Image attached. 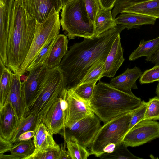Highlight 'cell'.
<instances>
[{
  "instance_id": "6da1fadb",
  "label": "cell",
  "mask_w": 159,
  "mask_h": 159,
  "mask_svg": "<svg viewBox=\"0 0 159 159\" xmlns=\"http://www.w3.org/2000/svg\"><path fill=\"white\" fill-rule=\"evenodd\" d=\"M125 29L124 26L117 25L98 36L84 38L70 47L59 65L65 74L67 89L77 87L95 62L106 58L115 39Z\"/></svg>"
},
{
  "instance_id": "7a4b0ae2",
  "label": "cell",
  "mask_w": 159,
  "mask_h": 159,
  "mask_svg": "<svg viewBox=\"0 0 159 159\" xmlns=\"http://www.w3.org/2000/svg\"><path fill=\"white\" fill-rule=\"evenodd\" d=\"M36 20L15 1L7 50V67L16 73L25 60L35 32Z\"/></svg>"
},
{
  "instance_id": "3957f363",
  "label": "cell",
  "mask_w": 159,
  "mask_h": 159,
  "mask_svg": "<svg viewBox=\"0 0 159 159\" xmlns=\"http://www.w3.org/2000/svg\"><path fill=\"white\" fill-rule=\"evenodd\" d=\"M141 99L121 91L109 83L99 81L96 84L89 105L104 124L140 105Z\"/></svg>"
},
{
  "instance_id": "277c9868",
  "label": "cell",
  "mask_w": 159,
  "mask_h": 159,
  "mask_svg": "<svg viewBox=\"0 0 159 159\" xmlns=\"http://www.w3.org/2000/svg\"><path fill=\"white\" fill-rule=\"evenodd\" d=\"M134 110L120 114L101 127L89 147L90 155L99 157L105 153H111L122 142Z\"/></svg>"
},
{
  "instance_id": "5b68a950",
  "label": "cell",
  "mask_w": 159,
  "mask_h": 159,
  "mask_svg": "<svg viewBox=\"0 0 159 159\" xmlns=\"http://www.w3.org/2000/svg\"><path fill=\"white\" fill-rule=\"evenodd\" d=\"M61 9V25L69 39L95 36L94 25L89 18L84 0H73L64 5Z\"/></svg>"
},
{
  "instance_id": "8992f818",
  "label": "cell",
  "mask_w": 159,
  "mask_h": 159,
  "mask_svg": "<svg viewBox=\"0 0 159 159\" xmlns=\"http://www.w3.org/2000/svg\"><path fill=\"white\" fill-rule=\"evenodd\" d=\"M66 85L65 74L59 66L48 69L36 95L24 117L32 113H40L54 95L67 89Z\"/></svg>"
},
{
  "instance_id": "52a82bcc",
  "label": "cell",
  "mask_w": 159,
  "mask_h": 159,
  "mask_svg": "<svg viewBox=\"0 0 159 159\" xmlns=\"http://www.w3.org/2000/svg\"><path fill=\"white\" fill-rule=\"evenodd\" d=\"M59 12L49 16L42 23L36 21L34 38L29 52L17 73L21 76L39 52L50 40L59 34L61 26Z\"/></svg>"
},
{
  "instance_id": "ba28073f",
  "label": "cell",
  "mask_w": 159,
  "mask_h": 159,
  "mask_svg": "<svg viewBox=\"0 0 159 159\" xmlns=\"http://www.w3.org/2000/svg\"><path fill=\"white\" fill-rule=\"evenodd\" d=\"M102 125L101 120L93 112L65 128L59 134L64 140H69L79 143L85 148H89Z\"/></svg>"
},
{
  "instance_id": "9c48e42d",
  "label": "cell",
  "mask_w": 159,
  "mask_h": 159,
  "mask_svg": "<svg viewBox=\"0 0 159 159\" xmlns=\"http://www.w3.org/2000/svg\"><path fill=\"white\" fill-rule=\"evenodd\" d=\"M157 138H159V122L146 120L139 122L130 129L122 142L127 147H135Z\"/></svg>"
},
{
  "instance_id": "30bf717a",
  "label": "cell",
  "mask_w": 159,
  "mask_h": 159,
  "mask_svg": "<svg viewBox=\"0 0 159 159\" xmlns=\"http://www.w3.org/2000/svg\"><path fill=\"white\" fill-rule=\"evenodd\" d=\"M66 92L53 98L39 113L42 122L54 134H59L65 128L64 112L61 108L60 98Z\"/></svg>"
},
{
  "instance_id": "8fae6325",
  "label": "cell",
  "mask_w": 159,
  "mask_h": 159,
  "mask_svg": "<svg viewBox=\"0 0 159 159\" xmlns=\"http://www.w3.org/2000/svg\"><path fill=\"white\" fill-rule=\"evenodd\" d=\"M48 70L44 63H41L28 72V75L24 76L23 81H22L25 107V113L36 95Z\"/></svg>"
},
{
  "instance_id": "7c38bea8",
  "label": "cell",
  "mask_w": 159,
  "mask_h": 159,
  "mask_svg": "<svg viewBox=\"0 0 159 159\" xmlns=\"http://www.w3.org/2000/svg\"><path fill=\"white\" fill-rule=\"evenodd\" d=\"M22 4L30 15L39 23L49 16L60 12L63 6L61 0H15Z\"/></svg>"
},
{
  "instance_id": "4fadbf2b",
  "label": "cell",
  "mask_w": 159,
  "mask_h": 159,
  "mask_svg": "<svg viewBox=\"0 0 159 159\" xmlns=\"http://www.w3.org/2000/svg\"><path fill=\"white\" fill-rule=\"evenodd\" d=\"M65 98L67 107L64 113L65 128L93 112L88 104L79 98L71 89H67Z\"/></svg>"
},
{
  "instance_id": "5bb4252c",
  "label": "cell",
  "mask_w": 159,
  "mask_h": 159,
  "mask_svg": "<svg viewBox=\"0 0 159 159\" xmlns=\"http://www.w3.org/2000/svg\"><path fill=\"white\" fill-rule=\"evenodd\" d=\"M14 0H0V59L7 65V50L14 7Z\"/></svg>"
},
{
  "instance_id": "9a60e30c",
  "label": "cell",
  "mask_w": 159,
  "mask_h": 159,
  "mask_svg": "<svg viewBox=\"0 0 159 159\" xmlns=\"http://www.w3.org/2000/svg\"><path fill=\"white\" fill-rule=\"evenodd\" d=\"M125 61L120 34L113 42L104 62L102 77H113Z\"/></svg>"
},
{
  "instance_id": "2e32d148",
  "label": "cell",
  "mask_w": 159,
  "mask_h": 159,
  "mask_svg": "<svg viewBox=\"0 0 159 159\" xmlns=\"http://www.w3.org/2000/svg\"><path fill=\"white\" fill-rule=\"evenodd\" d=\"M20 122L11 103L7 101L0 109V136L11 140Z\"/></svg>"
},
{
  "instance_id": "e0dca14e",
  "label": "cell",
  "mask_w": 159,
  "mask_h": 159,
  "mask_svg": "<svg viewBox=\"0 0 159 159\" xmlns=\"http://www.w3.org/2000/svg\"><path fill=\"white\" fill-rule=\"evenodd\" d=\"M21 75L13 73V79L7 101L13 107L19 120L24 117L25 112L24 98Z\"/></svg>"
},
{
  "instance_id": "ac0fdd59",
  "label": "cell",
  "mask_w": 159,
  "mask_h": 159,
  "mask_svg": "<svg viewBox=\"0 0 159 159\" xmlns=\"http://www.w3.org/2000/svg\"><path fill=\"white\" fill-rule=\"evenodd\" d=\"M142 73L141 69L136 66L127 68L120 75L111 78L109 84L121 91L134 95L132 89H138L136 81Z\"/></svg>"
},
{
  "instance_id": "d6986e66",
  "label": "cell",
  "mask_w": 159,
  "mask_h": 159,
  "mask_svg": "<svg viewBox=\"0 0 159 159\" xmlns=\"http://www.w3.org/2000/svg\"><path fill=\"white\" fill-rule=\"evenodd\" d=\"M68 40L66 36L58 34L55 40L48 56L44 62L48 69L59 66L68 51Z\"/></svg>"
},
{
  "instance_id": "ffe728a7",
  "label": "cell",
  "mask_w": 159,
  "mask_h": 159,
  "mask_svg": "<svg viewBox=\"0 0 159 159\" xmlns=\"http://www.w3.org/2000/svg\"><path fill=\"white\" fill-rule=\"evenodd\" d=\"M115 20L117 25L124 26L128 30L138 28L146 25H154L156 18L150 16L133 13H121Z\"/></svg>"
},
{
  "instance_id": "44dd1931",
  "label": "cell",
  "mask_w": 159,
  "mask_h": 159,
  "mask_svg": "<svg viewBox=\"0 0 159 159\" xmlns=\"http://www.w3.org/2000/svg\"><path fill=\"white\" fill-rule=\"evenodd\" d=\"M159 47V36L148 41L141 40L137 47L129 57V60H135L143 56L146 57V60L149 61Z\"/></svg>"
},
{
  "instance_id": "7402d4cb",
  "label": "cell",
  "mask_w": 159,
  "mask_h": 159,
  "mask_svg": "<svg viewBox=\"0 0 159 159\" xmlns=\"http://www.w3.org/2000/svg\"><path fill=\"white\" fill-rule=\"evenodd\" d=\"M111 10L104 9L100 7L94 24L95 36L117 25L112 16Z\"/></svg>"
},
{
  "instance_id": "603a6c76",
  "label": "cell",
  "mask_w": 159,
  "mask_h": 159,
  "mask_svg": "<svg viewBox=\"0 0 159 159\" xmlns=\"http://www.w3.org/2000/svg\"><path fill=\"white\" fill-rule=\"evenodd\" d=\"M133 13L159 19V0H151L138 3L126 8L121 13Z\"/></svg>"
},
{
  "instance_id": "cb8c5ba5",
  "label": "cell",
  "mask_w": 159,
  "mask_h": 159,
  "mask_svg": "<svg viewBox=\"0 0 159 159\" xmlns=\"http://www.w3.org/2000/svg\"><path fill=\"white\" fill-rule=\"evenodd\" d=\"M0 109L7 102L13 79V73L0 59Z\"/></svg>"
},
{
  "instance_id": "d4e9b609",
  "label": "cell",
  "mask_w": 159,
  "mask_h": 159,
  "mask_svg": "<svg viewBox=\"0 0 159 159\" xmlns=\"http://www.w3.org/2000/svg\"><path fill=\"white\" fill-rule=\"evenodd\" d=\"M42 119L39 113H32L24 117L20 121L12 138L10 140L15 143L16 139L23 133L30 131L36 130Z\"/></svg>"
},
{
  "instance_id": "484cf974",
  "label": "cell",
  "mask_w": 159,
  "mask_h": 159,
  "mask_svg": "<svg viewBox=\"0 0 159 159\" xmlns=\"http://www.w3.org/2000/svg\"><path fill=\"white\" fill-rule=\"evenodd\" d=\"M106 58H100L95 62L88 70L79 85L85 83L96 82L98 80L100 81L103 73Z\"/></svg>"
},
{
  "instance_id": "4316f807",
  "label": "cell",
  "mask_w": 159,
  "mask_h": 159,
  "mask_svg": "<svg viewBox=\"0 0 159 159\" xmlns=\"http://www.w3.org/2000/svg\"><path fill=\"white\" fill-rule=\"evenodd\" d=\"M35 149L33 140L30 139L15 143L10 152L19 157L20 159H27L33 153Z\"/></svg>"
},
{
  "instance_id": "83f0119b",
  "label": "cell",
  "mask_w": 159,
  "mask_h": 159,
  "mask_svg": "<svg viewBox=\"0 0 159 159\" xmlns=\"http://www.w3.org/2000/svg\"><path fill=\"white\" fill-rule=\"evenodd\" d=\"M123 142L116 146L111 153H105L99 157L101 159H141L132 153Z\"/></svg>"
},
{
  "instance_id": "f1b7e54d",
  "label": "cell",
  "mask_w": 159,
  "mask_h": 159,
  "mask_svg": "<svg viewBox=\"0 0 159 159\" xmlns=\"http://www.w3.org/2000/svg\"><path fill=\"white\" fill-rule=\"evenodd\" d=\"M53 134L49 129L46 131L38 142L33 153L27 159L46 149L53 148L60 149V146L57 144L54 139Z\"/></svg>"
},
{
  "instance_id": "f546056e",
  "label": "cell",
  "mask_w": 159,
  "mask_h": 159,
  "mask_svg": "<svg viewBox=\"0 0 159 159\" xmlns=\"http://www.w3.org/2000/svg\"><path fill=\"white\" fill-rule=\"evenodd\" d=\"M65 141L71 159H87L90 155L87 148L77 142L68 139Z\"/></svg>"
},
{
  "instance_id": "4dcf8cb0",
  "label": "cell",
  "mask_w": 159,
  "mask_h": 159,
  "mask_svg": "<svg viewBox=\"0 0 159 159\" xmlns=\"http://www.w3.org/2000/svg\"><path fill=\"white\" fill-rule=\"evenodd\" d=\"M55 38L50 40L39 52L27 68L25 74L38 65L44 63L47 60L54 43Z\"/></svg>"
},
{
  "instance_id": "1f68e13d",
  "label": "cell",
  "mask_w": 159,
  "mask_h": 159,
  "mask_svg": "<svg viewBox=\"0 0 159 159\" xmlns=\"http://www.w3.org/2000/svg\"><path fill=\"white\" fill-rule=\"evenodd\" d=\"M96 83H84L79 85L75 89H71L79 98L88 104L93 93Z\"/></svg>"
},
{
  "instance_id": "d6a6232c",
  "label": "cell",
  "mask_w": 159,
  "mask_h": 159,
  "mask_svg": "<svg viewBox=\"0 0 159 159\" xmlns=\"http://www.w3.org/2000/svg\"><path fill=\"white\" fill-rule=\"evenodd\" d=\"M159 120V97L155 96L150 98L147 102L145 116L142 120Z\"/></svg>"
},
{
  "instance_id": "836d02e7",
  "label": "cell",
  "mask_w": 159,
  "mask_h": 159,
  "mask_svg": "<svg viewBox=\"0 0 159 159\" xmlns=\"http://www.w3.org/2000/svg\"><path fill=\"white\" fill-rule=\"evenodd\" d=\"M159 81V65L147 70L142 73L139 82L141 84Z\"/></svg>"
},
{
  "instance_id": "e575fe53",
  "label": "cell",
  "mask_w": 159,
  "mask_h": 159,
  "mask_svg": "<svg viewBox=\"0 0 159 159\" xmlns=\"http://www.w3.org/2000/svg\"><path fill=\"white\" fill-rule=\"evenodd\" d=\"M147 107V102L144 100L142 101L139 106L134 111L128 131L136 124L143 120L145 115Z\"/></svg>"
},
{
  "instance_id": "d590c367",
  "label": "cell",
  "mask_w": 159,
  "mask_h": 159,
  "mask_svg": "<svg viewBox=\"0 0 159 159\" xmlns=\"http://www.w3.org/2000/svg\"><path fill=\"white\" fill-rule=\"evenodd\" d=\"M151 0H117L112 11L114 19L124 9L136 4Z\"/></svg>"
},
{
  "instance_id": "8d00e7d4",
  "label": "cell",
  "mask_w": 159,
  "mask_h": 159,
  "mask_svg": "<svg viewBox=\"0 0 159 159\" xmlns=\"http://www.w3.org/2000/svg\"><path fill=\"white\" fill-rule=\"evenodd\" d=\"M86 9L91 21L94 24L100 8L98 0H84Z\"/></svg>"
},
{
  "instance_id": "74e56055",
  "label": "cell",
  "mask_w": 159,
  "mask_h": 159,
  "mask_svg": "<svg viewBox=\"0 0 159 159\" xmlns=\"http://www.w3.org/2000/svg\"><path fill=\"white\" fill-rule=\"evenodd\" d=\"M60 149L50 148L39 152L28 159H58Z\"/></svg>"
},
{
  "instance_id": "f35d334b",
  "label": "cell",
  "mask_w": 159,
  "mask_h": 159,
  "mask_svg": "<svg viewBox=\"0 0 159 159\" xmlns=\"http://www.w3.org/2000/svg\"><path fill=\"white\" fill-rule=\"evenodd\" d=\"M48 129L42 121L39 125L33 140L35 147L45 132Z\"/></svg>"
},
{
  "instance_id": "ab89813d",
  "label": "cell",
  "mask_w": 159,
  "mask_h": 159,
  "mask_svg": "<svg viewBox=\"0 0 159 159\" xmlns=\"http://www.w3.org/2000/svg\"><path fill=\"white\" fill-rule=\"evenodd\" d=\"M13 145V143L10 140H7L0 136V154L10 152Z\"/></svg>"
},
{
  "instance_id": "60d3db41",
  "label": "cell",
  "mask_w": 159,
  "mask_h": 159,
  "mask_svg": "<svg viewBox=\"0 0 159 159\" xmlns=\"http://www.w3.org/2000/svg\"><path fill=\"white\" fill-rule=\"evenodd\" d=\"M36 130L25 132L21 134L16 139L15 143L21 141L28 140L31 139L35 135Z\"/></svg>"
},
{
  "instance_id": "b9f144b4",
  "label": "cell",
  "mask_w": 159,
  "mask_h": 159,
  "mask_svg": "<svg viewBox=\"0 0 159 159\" xmlns=\"http://www.w3.org/2000/svg\"><path fill=\"white\" fill-rule=\"evenodd\" d=\"M100 7L104 9H112L117 0H98Z\"/></svg>"
},
{
  "instance_id": "7bdbcfd3",
  "label": "cell",
  "mask_w": 159,
  "mask_h": 159,
  "mask_svg": "<svg viewBox=\"0 0 159 159\" xmlns=\"http://www.w3.org/2000/svg\"><path fill=\"white\" fill-rule=\"evenodd\" d=\"M60 149L58 159H71L67 151L65 148V143L64 144L61 143L60 145Z\"/></svg>"
},
{
  "instance_id": "ee69618b",
  "label": "cell",
  "mask_w": 159,
  "mask_h": 159,
  "mask_svg": "<svg viewBox=\"0 0 159 159\" xmlns=\"http://www.w3.org/2000/svg\"><path fill=\"white\" fill-rule=\"evenodd\" d=\"M150 61L155 65H159V47L150 59Z\"/></svg>"
},
{
  "instance_id": "f6af8a7d",
  "label": "cell",
  "mask_w": 159,
  "mask_h": 159,
  "mask_svg": "<svg viewBox=\"0 0 159 159\" xmlns=\"http://www.w3.org/2000/svg\"><path fill=\"white\" fill-rule=\"evenodd\" d=\"M0 159H20V158L14 154H11L9 155L0 154Z\"/></svg>"
},
{
  "instance_id": "bcb514c9",
  "label": "cell",
  "mask_w": 159,
  "mask_h": 159,
  "mask_svg": "<svg viewBox=\"0 0 159 159\" xmlns=\"http://www.w3.org/2000/svg\"><path fill=\"white\" fill-rule=\"evenodd\" d=\"M156 93L159 97V81L158 82V83L156 89Z\"/></svg>"
},
{
  "instance_id": "7dc6e473",
  "label": "cell",
  "mask_w": 159,
  "mask_h": 159,
  "mask_svg": "<svg viewBox=\"0 0 159 159\" xmlns=\"http://www.w3.org/2000/svg\"><path fill=\"white\" fill-rule=\"evenodd\" d=\"M73 0H61L62 2L63 3V5L65 4H66L67 2L71 1Z\"/></svg>"
},
{
  "instance_id": "c3c4849f",
  "label": "cell",
  "mask_w": 159,
  "mask_h": 159,
  "mask_svg": "<svg viewBox=\"0 0 159 159\" xmlns=\"http://www.w3.org/2000/svg\"></svg>"
}]
</instances>
